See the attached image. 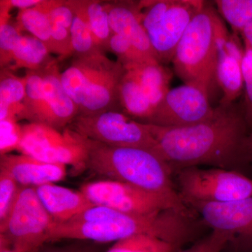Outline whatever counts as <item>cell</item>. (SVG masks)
Wrapping results in <instances>:
<instances>
[{"label":"cell","mask_w":252,"mask_h":252,"mask_svg":"<svg viewBox=\"0 0 252 252\" xmlns=\"http://www.w3.org/2000/svg\"><path fill=\"white\" fill-rule=\"evenodd\" d=\"M216 82L223 95L220 104L234 103L244 92V77L242 63L230 57L226 53L217 57Z\"/></svg>","instance_id":"44dd1931"},{"label":"cell","mask_w":252,"mask_h":252,"mask_svg":"<svg viewBox=\"0 0 252 252\" xmlns=\"http://www.w3.org/2000/svg\"><path fill=\"white\" fill-rule=\"evenodd\" d=\"M26 94L23 109L18 120L25 119L29 123L41 124L46 110V97L43 87V69L26 70Z\"/></svg>","instance_id":"cb8c5ba5"},{"label":"cell","mask_w":252,"mask_h":252,"mask_svg":"<svg viewBox=\"0 0 252 252\" xmlns=\"http://www.w3.org/2000/svg\"><path fill=\"white\" fill-rule=\"evenodd\" d=\"M206 1L175 0V4L157 26L147 31L159 62L172 63L176 49L193 18Z\"/></svg>","instance_id":"4fadbf2b"},{"label":"cell","mask_w":252,"mask_h":252,"mask_svg":"<svg viewBox=\"0 0 252 252\" xmlns=\"http://www.w3.org/2000/svg\"><path fill=\"white\" fill-rule=\"evenodd\" d=\"M126 72L122 63L104 51L74 56L61 73L64 90L77 104L79 115L93 116L120 111L119 89Z\"/></svg>","instance_id":"277c9868"},{"label":"cell","mask_w":252,"mask_h":252,"mask_svg":"<svg viewBox=\"0 0 252 252\" xmlns=\"http://www.w3.org/2000/svg\"><path fill=\"white\" fill-rule=\"evenodd\" d=\"M80 190L94 205L123 213L145 215L167 209L176 210L165 199L118 181L88 182L81 186Z\"/></svg>","instance_id":"30bf717a"},{"label":"cell","mask_w":252,"mask_h":252,"mask_svg":"<svg viewBox=\"0 0 252 252\" xmlns=\"http://www.w3.org/2000/svg\"><path fill=\"white\" fill-rule=\"evenodd\" d=\"M20 185L9 172L0 167V222L7 217Z\"/></svg>","instance_id":"d6a6232c"},{"label":"cell","mask_w":252,"mask_h":252,"mask_svg":"<svg viewBox=\"0 0 252 252\" xmlns=\"http://www.w3.org/2000/svg\"><path fill=\"white\" fill-rule=\"evenodd\" d=\"M0 167L14 177L20 186L38 187L62 181L67 165L39 160L26 154H8L0 157Z\"/></svg>","instance_id":"9a60e30c"},{"label":"cell","mask_w":252,"mask_h":252,"mask_svg":"<svg viewBox=\"0 0 252 252\" xmlns=\"http://www.w3.org/2000/svg\"><path fill=\"white\" fill-rule=\"evenodd\" d=\"M22 126L16 119L0 121V154L1 156L18 150L22 139Z\"/></svg>","instance_id":"1f68e13d"},{"label":"cell","mask_w":252,"mask_h":252,"mask_svg":"<svg viewBox=\"0 0 252 252\" xmlns=\"http://www.w3.org/2000/svg\"><path fill=\"white\" fill-rule=\"evenodd\" d=\"M214 2L217 12L230 25L233 32L241 35L252 23V0H217Z\"/></svg>","instance_id":"4316f807"},{"label":"cell","mask_w":252,"mask_h":252,"mask_svg":"<svg viewBox=\"0 0 252 252\" xmlns=\"http://www.w3.org/2000/svg\"><path fill=\"white\" fill-rule=\"evenodd\" d=\"M26 94V78L9 69L0 71V121L16 119L23 109Z\"/></svg>","instance_id":"ffe728a7"},{"label":"cell","mask_w":252,"mask_h":252,"mask_svg":"<svg viewBox=\"0 0 252 252\" xmlns=\"http://www.w3.org/2000/svg\"><path fill=\"white\" fill-rule=\"evenodd\" d=\"M41 1V0H9V2L12 8H18L21 11L33 7L39 4Z\"/></svg>","instance_id":"74e56055"},{"label":"cell","mask_w":252,"mask_h":252,"mask_svg":"<svg viewBox=\"0 0 252 252\" xmlns=\"http://www.w3.org/2000/svg\"><path fill=\"white\" fill-rule=\"evenodd\" d=\"M246 153L249 165H251L252 168V131L249 132L246 142Z\"/></svg>","instance_id":"b9f144b4"},{"label":"cell","mask_w":252,"mask_h":252,"mask_svg":"<svg viewBox=\"0 0 252 252\" xmlns=\"http://www.w3.org/2000/svg\"><path fill=\"white\" fill-rule=\"evenodd\" d=\"M61 73L59 61L56 59L43 69V87L46 106L40 124L58 130L69 127L79 115L77 104L64 90Z\"/></svg>","instance_id":"5bb4252c"},{"label":"cell","mask_w":252,"mask_h":252,"mask_svg":"<svg viewBox=\"0 0 252 252\" xmlns=\"http://www.w3.org/2000/svg\"><path fill=\"white\" fill-rule=\"evenodd\" d=\"M17 23H0V68L8 69L12 65L13 54L21 34Z\"/></svg>","instance_id":"f546056e"},{"label":"cell","mask_w":252,"mask_h":252,"mask_svg":"<svg viewBox=\"0 0 252 252\" xmlns=\"http://www.w3.org/2000/svg\"><path fill=\"white\" fill-rule=\"evenodd\" d=\"M239 34L236 33L230 32L228 40L225 43V52L227 55L238 61L243 63L244 55H245V45L240 40Z\"/></svg>","instance_id":"8d00e7d4"},{"label":"cell","mask_w":252,"mask_h":252,"mask_svg":"<svg viewBox=\"0 0 252 252\" xmlns=\"http://www.w3.org/2000/svg\"><path fill=\"white\" fill-rule=\"evenodd\" d=\"M51 54L45 44L35 36L22 35L14 49V64L8 69L13 72L21 68L26 70H41L54 61Z\"/></svg>","instance_id":"7402d4cb"},{"label":"cell","mask_w":252,"mask_h":252,"mask_svg":"<svg viewBox=\"0 0 252 252\" xmlns=\"http://www.w3.org/2000/svg\"><path fill=\"white\" fill-rule=\"evenodd\" d=\"M54 222L35 187L20 186L7 217L0 222V235L16 248L38 252Z\"/></svg>","instance_id":"52a82bcc"},{"label":"cell","mask_w":252,"mask_h":252,"mask_svg":"<svg viewBox=\"0 0 252 252\" xmlns=\"http://www.w3.org/2000/svg\"><path fill=\"white\" fill-rule=\"evenodd\" d=\"M69 127L86 138L116 147H137L157 152L149 124L137 122L120 111L93 116L78 115Z\"/></svg>","instance_id":"9c48e42d"},{"label":"cell","mask_w":252,"mask_h":252,"mask_svg":"<svg viewBox=\"0 0 252 252\" xmlns=\"http://www.w3.org/2000/svg\"><path fill=\"white\" fill-rule=\"evenodd\" d=\"M0 252H32L13 246L4 237L0 235Z\"/></svg>","instance_id":"f35d334b"},{"label":"cell","mask_w":252,"mask_h":252,"mask_svg":"<svg viewBox=\"0 0 252 252\" xmlns=\"http://www.w3.org/2000/svg\"><path fill=\"white\" fill-rule=\"evenodd\" d=\"M196 230L193 217L172 209L139 215L94 205L67 221L54 222L46 242L74 239L116 243L132 235L147 234L181 248L193 238Z\"/></svg>","instance_id":"7a4b0ae2"},{"label":"cell","mask_w":252,"mask_h":252,"mask_svg":"<svg viewBox=\"0 0 252 252\" xmlns=\"http://www.w3.org/2000/svg\"><path fill=\"white\" fill-rule=\"evenodd\" d=\"M107 51L115 55L118 61L122 63L125 68L146 63L158 62L157 60L144 56L126 38L114 33L109 41Z\"/></svg>","instance_id":"f1b7e54d"},{"label":"cell","mask_w":252,"mask_h":252,"mask_svg":"<svg viewBox=\"0 0 252 252\" xmlns=\"http://www.w3.org/2000/svg\"><path fill=\"white\" fill-rule=\"evenodd\" d=\"M245 55L242 63L244 77V97L243 105L244 117L249 132L252 131V49L244 41Z\"/></svg>","instance_id":"4dcf8cb0"},{"label":"cell","mask_w":252,"mask_h":252,"mask_svg":"<svg viewBox=\"0 0 252 252\" xmlns=\"http://www.w3.org/2000/svg\"><path fill=\"white\" fill-rule=\"evenodd\" d=\"M149 126L158 153L174 174L203 165L239 171L249 164L246 142L250 132L242 103L219 104L211 117L192 126Z\"/></svg>","instance_id":"6da1fadb"},{"label":"cell","mask_w":252,"mask_h":252,"mask_svg":"<svg viewBox=\"0 0 252 252\" xmlns=\"http://www.w3.org/2000/svg\"><path fill=\"white\" fill-rule=\"evenodd\" d=\"M84 5L94 43L105 52L114 34L109 23V1L84 0Z\"/></svg>","instance_id":"484cf974"},{"label":"cell","mask_w":252,"mask_h":252,"mask_svg":"<svg viewBox=\"0 0 252 252\" xmlns=\"http://www.w3.org/2000/svg\"><path fill=\"white\" fill-rule=\"evenodd\" d=\"M35 188L41 203L57 223L67 221L94 205L80 190H72L56 184Z\"/></svg>","instance_id":"e0dca14e"},{"label":"cell","mask_w":252,"mask_h":252,"mask_svg":"<svg viewBox=\"0 0 252 252\" xmlns=\"http://www.w3.org/2000/svg\"><path fill=\"white\" fill-rule=\"evenodd\" d=\"M126 69H133L154 111L170 90L171 69L159 62L143 63Z\"/></svg>","instance_id":"d6986e66"},{"label":"cell","mask_w":252,"mask_h":252,"mask_svg":"<svg viewBox=\"0 0 252 252\" xmlns=\"http://www.w3.org/2000/svg\"><path fill=\"white\" fill-rule=\"evenodd\" d=\"M109 16L114 34L126 38L144 56L159 62L142 26L140 1H109Z\"/></svg>","instance_id":"2e32d148"},{"label":"cell","mask_w":252,"mask_h":252,"mask_svg":"<svg viewBox=\"0 0 252 252\" xmlns=\"http://www.w3.org/2000/svg\"><path fill=\"white\" fill-rule=\"evenodd\" d=\"M241 36L243 37V41L246 42L252 49V23L244 30Z\"/></svg>","instance_id":"60d3db41"},{"label":"cell","mask_w":252,"mask_h":252,"mask_svg":"<svg viewBox=\"0 0 252 252\" xmlns=\"http://www.w3.org/2000/svg\"><path fill=\"white\" fill-rule=\"evenodd\" d=\"M179 247L152 235H132L116 242L107 252H177Z\"/></svg>","instance_id":"83f0119b"},{"label":"cell","mask_w":252,"mask_h":252,"mask_svg":"<svg viewBox=\"0 0 252 252\" xmlns=\"http://www.w3.org/2000/svg\"><path fill=\"white\" fill-rule=\"evenodd\" d=\"M216 8L206 1L182 36L172 63L174 72L185 84L200 86L209 94L216 84L218 52L215 44Z\"/></svg>","instance_id":"5b68a950"},{"label":"cell","mask_w":252,"mask_h":252,"mask_svg":"<svg viewBox=\"0 0 252 252\" xmlns=\"http://www.w3.org/2000/svg\"><path fill=\"white\" fill-rule=\"evenodd\" d=\"M53 2L54 0H41L33 7L19 11L16 18V23L21 31L29 32L32 36L42 41L51 54L53 45L49 13Z\"/></svg>","instance_id":"603a6c76"},{"label":"cell","mask_w":252,"mask_h":252,"mask_svg":"<svg viewBox=\"0 0 252 252\" xmlns=\"http://www.w3.org/2000/svg\"><path fill=\"white\" fill-rule=\"evenodd\" d=\"M44 252H93L91 250L86 248H81L78 246L64 247V248H59L51 249L46 250Z\"/></svg>","instance_id":"ab89813d"},{"label":"cell","mask_w":252,"mask_h":252,"mask_svg":"<svg viewBox=\"0 0 252 252\" xmlns=\"http://www.w3.org/2000/svg\"><path fill=\"white\" fill-rule=\"evenodd\" d=\"M53 54L58 55V61L74 56L70 31L56 23H51Z\"/></svg>","instance_id":"836d02e7"},{"label":"cell","mask_w":252,"mask_h":252,"mask_svg":"<svg viewBox=\"0 0 252 252\" xmlns=\"http://www.w3.org/2000/svg\"><path fill=\"white\" fill-rule=\"evenodd\" d=\"M49 16L51 23L63 26L70 31L74 21V11L69 0H54Z\"/></svg>","instance_id":"d590c367"},{"label":"cell","mask_w":252,"mask_h":252,"mask_svg":"<svg viewBox=\"0 0 252 252\" xmlns=\"http://www.w3.org/2000/svg\"><path fill=\"white\" fill-rule=\"evenodd\" d=\"M177 191L185 205L226 203L252 197V180L237 170L190 167L175 172Z\"/></svg>","instance_id":"8992f818"},{"label":"cell","mask_w":252,"mask_h":252,"mask_svg":"<svg viewBox=\"0 0 252 252\" xmlns=\"http://www.w3.org/2000/svg\"><path fill=\"white\" fill-rule=\"evenodd\" d=\"M126 69L119 89L121 108L127 117L145 124L153 114V107L133 69Z\"/></svg>","instance_id":"ac0fdd59"},{"label":"cell","mask_w":252,"mask_h":252,"mask_svg":"<svg viewBox=\"0 0 252 252\" xmlns=\"http://www.w3.org/2000/svg\"><path fill=\"white\" fill-rule=\"evenodd\" d=\"M86 169L97 175L134 186L169 202L177 211L192 216L177 191L173 171L160 156L148 149L116 147L86 138Z\"/></svg>","instance_id":"3957f363"},{"label":"cell","mask_w":252,"mask_h":252,"mask_svg":"<svg viewBox=\"0 0 252 252\" xmlns=\"http://www.w3.org/2000/svg\"><path fill=\"white\" fill-rule=\"evenodd\" d=\"M210 94L200 86L184 84L170 89L154 109L147 124L161 127H185L209 119L215 108L210 105Z\"/></svg>","instance_id":"8fae6325"},{"label":"cell","mask_w":252,"mask_h":252,"mask_svg":"<svg viewBox=\"0 0 252 252\" xmlns=\"http://www.w3.org/2000/svg\"><path fill=\"white\" fill-rule=\"evenodd\" d=\"M229 243V237L225 233L212 230L211 233L199 240L193 246L177 252H222Z\"/></svg>","instance_id":"e575fe53"},{"label":"cell","mask_w":252,"mask_h":252,"mask_svg":"<svg viewBox=\"0 0 252 252\" xmlns=\"http://www.w3.org/2000/svg\"><path fill=\"white\" fill-rule=\"evenodd\" d=\"M69 1L74 11V21L70 29L74 51L73 57L89 56L99 51H103L94 43L86 16L84 0H69Z\"/></svg>","instance_id":"d4e9b609"},{"label":"cell","mask_w":252,"mask_h":252,"mask_svg":"<svg viewBox=\"0 0 252 252\" xmlns=\"http://www.w3.org/2000/svg\"><path fill=\"white\" fill-rule=\"evenodd\" d=\"M189 208L212 230L228 235L238 251L252 252V197L226 203H193Z\"/></svg>","instance_id":"7c38bea8"},{"label":"cell","mask_w":252,"mask_h":252,"mask_svg":"<svg viewBox=\"0 0 252 252\" xmlns=\"http://www.w3.org/2000/svg\"><path fill=\"white\" fill-rule=\"evenodd\" d=\"M18 152L44 161L72 165L75 170L86 169V138L70 127L58 130L44 124L22 126Z\"/></svg>","instance_id":"ba28073f"}]
</instances>
